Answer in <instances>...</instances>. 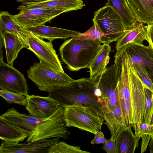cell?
Masks as SVG:
<instances>
[{
  "label": "cell",
  "mask_w": 153,
  "mask_h": 153,
  "mask_svg": "<svg viewBox=\"0 0 153 153\" xmlns=\"http://www.w3.org/2000/svg\"><path fill=\"white\" fill-rule=\"evenodd\" d=\"M96 82L89 78L73 79L68 85L57 88L48 92V96L64 108L74 104H82L93 108L103 117L102 107L95 94Z\"/></svg>",
  "instance_id": "cell-1"
},
{
  "label": "cell",
  "mask_w": 153,
  "mask_h": 153,
  "mask_svg": "<svg viewBox=\"0 0 153 153\" xmlns=\"http://www.w3.org/2000/svg\"><path fill=\"white\" fill-rule=\"evenodd\" d=\"M100 39H79L74 37L65 40L60 46L62 61L71 71L89 68L101 50Z\"/></svg>",
  "instance_id": "cell-2"
},
{
  "label": "cell",
  "mask_w": 153,
  "mask_h": 153,
  "mask_svg": "<svg viewBox=\"0 0 153 153\" xmlns=\"http://www.w3.org/2000/svg\"><path fill=\"white\" fill-rule=\"evenodd\" d=\"M63 118L66 127H73L95 134L101 130L104 120L94 109L82 104L64 107Z\"/></svg>",
  "instance_id": "cell-3"
},
{
  "label": "cell",
  "mask_w": 153,
  "mask_h": 153,
  "mask_svg": "<svg viewBox=\"0 0 153 153\" xmlns=\"http://www.w3.org/2000/svg\"><path fill=\"white\" fill-rule=\"evenodd\" d=\"M27 70L28 77L41 91L48 92L59 87L69 85L73 80L65 72L57 71L40 59Z\"/></svg>",
  "instance_id": "cell-4"
},
{
  "label": "cell",
  "mask_w": 153,
  "mask_h": 153,
  "mask_svg": "<svg viewBox=\"0 0 153 153\" xmlns=\"http://www.w3.org/2000/svg\"><path fill=\"white\" fill-rule=\"evenodd\" d=\"M92 21L105 35L100 39L101 43L109 44L119 40L126 28L120 16L109 6H105L94 13Z\"/></svg>",
  "instance_id": "cell-5"
},
{
  "label": "cell",
  "mask_w": 153,
  "mask_h": 153,
  "mask_svg": "<svg viewBox=\"0 0 153 153\" xmlns=\"http://www.w3.org/2000/svg\"><path fill=\"white\" fill-rule=\"evenodd\" d=\"M64 108L60 105L52 115L38 125L28 135L26 142H32L56 137L68 139L70 132L66 128L64 120Z\"/></svg>",
  "instance_id": "cell-6"
},
{
  "label": "cell",
  "mask_w": 153,
  "mask_h": 153,
  "mask_svg": "<svg viewBox=\"0 0 153 153\" xmlns=\"http://www.w3.org/2000/svg\"><path fill=\"white\" fill-rule=\"evenodd\" d=\"M118 81V72L114 63L106 68L98 78L96 85L101 91L102 96L98 97V100L102 108L112 109L119 105Z\"/></svg>",
  "instance_id": "cell-7"
},
{
  "label": "cell",
  "mask_w": 153,
  "mask_h": 153,
  "mask_svg": "<svg viewBox=\"0 0 153 153\" xmlns=\"http://www.w3.org/2000/svg\"><path fill=\"white\" fill-rule=\"evenodd\" d=\"M128 71L133 121L132 127L135 135L137 136L139 125L143 122L145 100V85L135 72L133 65L128 61Z\"/></svg>",
  "instance_id": "cell-8"
},
{
  "label": "cell",
  "mask_w": 153,
  "mask_h": 153,
  "mask_svg": "<svg viewBox=\"0 0 153 153\" xmlns=\"http://www.w3.org/2000/svg\"><path fill=\"white\" fill-rule=\"evenodd\" d=\"M27 49L57 71L64 72L52 42H47L29 31L27 39Z\"/></svg>",
  "instance_id": "cell-9"
},
{
  "label": "cell",
  "mask_w": 153,
  "mask_h": 153,
  "mask_svg": "<svg viewBox=\"0 0 153 153\" xmlns=\"http://www.w3.org/2000/svg\"><path fill=\"white\" fill-rule=\"evenodd\" d=\"M0 89L27 97L29 89L24 75L0 60Z\"/></svg>",
  "instance_id": "cell-10"
},
{
  "label": "cell",
  "mask_w": 153,
  "mask_h": 153,
  "mask_svg": "<svg viewBox=\"0 0 153 153\" xmlns=\"http://www.w3.org/2000/svg\"><path fill=\"white\" fill-rule=\"evenodd\" d=\"M65 12L62 10L36 8L22 10L18 14L13 16L19 24L26 28L44 25Z\"/></svg>",
  "instance_id": "cell-11"
},
{
  "label": "cell",
  "mask_w": 153,
  "mask_h": 153,
  "mask_svg": "<svg viewBox=\"0 0 153 153\" xmlns=\"http://www.w3.org/2000/svg\"><path fill=\"white\" fill-rule=\"evenodd\" d=\"M25 105L30 115L40 119L48 118L58 109L60 105L56 101L48 96L42 97L28 95Z\"/></svg>",
  "instance_id": "cell-12"
},
{
  "label": "cell",
  "mask_w": 153,
  "mask_h": 153,
  "mask_svg": "<svg viewBox=\"0 0 153 153\" xmlns=\"http://www.w3.org/2000/svg\"><path fill=\"white\" fill-rule=\"evenodd\" d=\"M59 137H56L27 143L16 144L2 142L0 153H48L51 147L59 141Z\"/></svg>",
  "instance_id": "cell-13"
},
{
  "label": "cell",
  "mask_w": 153,
  "mask_h": 153,
  "mask_svg": "<svg viewBox=\"0 0 153 153\" xmlns=\"http://www.w3.org/2000/svg\"><path fill=\"white\" fill-rule=\"evenodd\" d=\"M123 48L126 50L129 63L145 66L153 75V49L150 45L131 43Z\"/></svg>",
  "instance_id": "cell-14"
},
{
  "label": "cell",
  "mask_w": 153,
  "mask_h": 153,
  "mask_svg": "<svg viewBox=\"0 0 153 153\" xmlns=\"http://www.w3.org/2000/svg\"><path fill=\"white\" fill-rule=\"evenodd\" d=\"M85 5L82 0H48L22 2L17 7L20 11L36 8L62 10L66 12L82 8Z\"/></svg>",
  "instance_id": "cell-15"
},
{
  "label": "cell",
  "mask_w": 153,
  "mask_h": 153,
  "mask_svg": "<svg viewBox=\"0 0 153 153\" xmlns=\"http://www.w3.org/2000/svg\"><path fill=\"white\" fill-rule=\"evenodd\" d=\"M16 127L30 134L45 119H40L17 111L14 108H8L0 116Z\"/></svg>",
  "instance_id": "cell-16"
},
{
  "label": "cell",
  "mask_w": 153,
  "mask_h": 153,
  "mask_svg": "<svg viewBox=\"0 0 153 153\" xmlns=\"http://www.w3.org/2000/svg\"><path fill=\"white\" fill-rule=\"evenodd\" d=\"M6 32L12 33L18 36L28 47L27 39L29 31L22 26L14 19L13 15L7 11L0 13V41L4 43L3 36Z\"/></svg>",
  "instance_id": "cell-17"
},
{
  "label": "cell",
  "mask_w": 153,
  "mask_h": 153,
  "mask_svg": "<svg viewBox=\"0 0 153 153\" xmlns=\"http://www.w3.org/2000/svg\"><path fill=\"white\" fill-rule=\"evenodd\" d=\"M25 28L36 36L45 39L51 42L57 39H65L74 37L81 33L79 31L48 26L44 25Z\"/></svg>",
  "instance_id": "cell-18"
},
{
  "label": "cell",
  "mask_w": 153,
  "mask_h": 153,
  "mask_svg": "<svg viewBox=\"0 0 153 153\" xmlns=\"http://www.w3.org/2000/svg\"><path fill=\"white\" fill-rule=\"evenodd\" d=\"M146 34V25L137 21L127 28L123 35L117 41L115 50H120L131 43L143 45V41L147 40Z\"/></svg>",
  "instance_id": "cell-19"
},
{
  "label": "cell",
  "mask_w": 153,
  "mask_h": 153,
  "mask_svg": "<svg viewBox=\"0 0 153 153\" xmlns=\"http://www.w3.org/2000/svg\"><path fill=\"white\" fill-rule=\"evenodd\" d=\"M131 126L127 127L116 139L117 153H133L138 146L140 137L134 134Z\"/></svg>",
  "instance_id": "cell-20"
},
{
  "label": "cell",
  "mask_w": 153,
  "mask_h": 153,
  "mask_svg": "<svg viewBox=\"0 0 153 153\" xmlns=\"http://www.w3.org/2000/svg\"><path fill=\"white\" fill-rule=\"evenodd\" d=\"M111 50L109 44L102 45L101 50L89 68L90 72L89 78L92 81L95 82L105 71L109 62Z\"/></svg>",
  "instance_id": "cell-21"
},
{
  "label": "cell",
  "mask_w": 153,
  "mask_h": 153,
  "mask_svg": "<svg viewBox=\"0 0 153 153\" xmlns=\"http://www.w3.org/2000/svg\"><path fill=\"white\" fill-rule=\"evenodd\" d=\"M137 21L147 25L153 22V7L148 0H126Z\"/></svg>",
  "instance_id": "cell-22"
},
{
  "label": "cell",
  "mask_w": 153,
  "mask_h": 153,
  "mask_svg": "<svg viewBox=\"0 0 153 153\" xmlns=\"http://www.w3.org/2000/svg\"><path fill=\"white\" fill-rule=\"evenodd\" d=\"M28 136L26 132L0 117V138L2 140L16 144L23 141Z\"/></svg>",
  "instance_id": "cell-23"
},
{
  "label": "cell",
  "mask_w": 153,
  "mask_h": 153,
  "mask_svg": "<svg viewBox=\"0 0 153 153\" xmlns=\"http://www.w3.org/2000/svg\"><path fill=\"white\" fill-rule=\"evenodd\" d=\"M3 39L7 64L13 66V62L17 57L20 51L23 48H26V46L18 36L9 32L4 33Z\"/></svg>",
  "instance_id": "cell-24"
},
{
  "label": "cell",
  "mask_w": 153,
  "mask_h": 153,
  "mask_svg": "<svg viewBox=\"0 0 153 153\" xmlns=\"http://www.w3.org/2000/svg\"><path fill=\"white\" fill-rule=\"evenodd\" d=\"M105 6H110L120 16L126 29L137 21L126 0H108Z\"/></svg>",
  "instance_id": "cell-25"
},
{
  "label": "cell",
  "mask_w": 153,
  "mask_h": 153,
  "mask_svg": "<svg viewBox=\"0 0 153 153\" xmlns=\"http://www.w3.org/2000/svg\"><path fill=\"white\" fill-rule=\"evenodd\" d=\"M89 153L81 149L78 146H71L63 141H58L52 145L48 153Z\"/></svg>",
  "instance_id": "cell-26"
},
{
  "label": "cell",
  "mask_w": 153,
  "mask_h": 153,
  "mask_svg": "<svg viewBox=\"0 0 153 153\" xmlns=\"http://www.w3.org/2000/svg\"><path fill=\"white\" fill-rule=\"evenodd\" d=\"M0 96L10 104H17L25 106L26 97L21 94L3 90H0Z\"/></svg>",
  "instance_id": "cell-27"
},
{
  "label": "cell",
  "mask_w": 153,
  "mask_h": 153,
  "mask_svg": "<svg viewBox=\"0 0 153 153\" xmlns=\"http://www.w3.org/2000/svg\"><path fill=\"white\" fill-rule=\"evenodd\" d=\"M145 100L143 114V122L149 125L153 112L152 92L145 86Z\"/></svg>",
  "instance_id": "cell-28"
},
{
  "label": "cell",
  "mask_w": 153,
  "mask_h": 153,
  "mask_svg": "<svg viewBox=\"0 0 153 153\" xmlns=\"http://www.w3.org/2000/svg\"><path fill=\"white\" fill-rule=\"evenodd\" d=\"M132 64L135 72L143 83L146 87L153 92V82L149 75L146 67L142 65Z\"/></svg>",
  "instance_id": "cell-29"
},
{
  "label": "cell",
  "mask_w": 153,
  "mask_h": 153,
  "mask_svg": "<svg viewBox=\"0 0 153 153\" xmlns=\"http://www.w3.org/2000/svg\"><path fill=\"white\" fill-rule=\"evenodd\" d=\"M104 35L97 24L94 23L93 25L88 30L74 38L79 39L100 40Z\"/></svg>",
  "instance_id": "cell-30"
},
{
  "label": "cell",
  "mask_w": 153,
  "mask_h": 153,
  "mask_svg": "<svg viewBox=\"0 0 153 153\" xmlns=\"http://www.w3.org/2000/svg\"><path fill=\"white\" fill-rule=\"evenodd\" d=\"M120 108L127 127L130 126L132 127L133 121L131 100L120 99Z\"/></svg>",
  "instance_id": "cell-31"
},
{
  "label": "cell",
  "mask_w": 153,
  "mask_h": 153,
  "mask_svg": "<svg viewBox=\"0 0 153 153\" xmlns=\"http://www.w3.org/2000/svg\"><path fill=\"white\" fill-rule=\"evenodd\" d=\"M102 149L107 153H117L116 139L111 137L103 144Z\"/></svg>",
  "instance_id": "cell-32"
},
{
  "label": "cell",
  "mask_w": 153,
  "mask_h": 153,
  "mask_svg": "<svg viewBox=\"0 0 153 153\" xmlns=\"http://www.w3.org/2000/svg\"><path fill=\"white\" fill-rule=\"evenodd\" d=\"M153 134V125H149L144 123H142L140 124L137 136L140 137L142 135L145 134H149L151 136Z\"/></svg>",
  "instance_id": "cell-33"
},
{
  "label": "cell",
  "mask_w": 153,
  "mask_h": 153,
  "mask_svg": "<svg viewBox=\"0 0 153 153\" xmlns=\"http://www.w3.org/2000/svg\"><path fill=\"white\" fill-rule=\"evenodd\" d=\"M107 140L105 137L103 133L100 130L97 131L93 139L91 141V144H104Z\"/></svg>",
  "instance_id": "cell-34"
},
{
  "label": "cell",
  "mask_w": 153,
  "mask_h": 153,
  "mask_svg": "<svg viewBox=\"0 0 153 153\" xmlns=\"http://www.w3.org/2000/svg\"><path fill=\"white\" fill-rule=\"evenodd\" d=\"M147 40L153 49V22L146 25Z\"/></svg>",
  "instance_id": "cell-35"
},
{
  "label": "cell",
  "mask_w": 153,
  "mask_h": 153,
  "mask_svg": "<svg viewBox=\"0 0 153 153\" xmlns=\"http://www.w3.org/2000/svg\"><path fill=\"white\" fill-rule=\"evenodd\" d=\"M140 137L142 138L141 152L142 153L146 151L151 136L149 134H145L142 135Z\"/></svg>",
  "instance_id": "cell-36"
},
{
  "label": "cell",
  "mask_w": 153,
  "mask_h": 153,
  "mask_svg": "<svg viewBox=\"0 0 153 153\" xmlns=\"http://www.w3.org/2000/svg\"><path fill=\"white\" fill-rule=\"evenodd\" d=\"M18 2H22L26 1L36 2L47 1L48 0H16Z\"/></svg>",
  "instance_id": "cell-37"
},
{
  "label": "cell",
  "mask_w": 153,
  "mask_h": 153,
  "mask_svg": "<svg viewBox=\"0 0 153 153\" xmlns=\"http://www.w3.org/2000/svg\"><path fill=\"white\" fill-rule=\"evenodd\" d=\"M149 148L150 152L153 153V139H151L149 144Z\"/></svg>",
  "instance_id": "cell-38"
},
{
  "label": "cell",
  "mask_w": 153,
  "mask_h": 153,
  "mask_svg": "<svg viewBox=\"0 0 153 153\" xmlns=\"http://www.w3.org/2000/svg\"><path fill=\"white\" fill-rule=\"evenodd\" d=\"M149 125H153V112L152 113Z\"/></svg>",
  "instance_id": "cell-39"
},
{
  "label": "cell",
  "mask_w": 153,
  "mask_h": 153,
  "mask_svg": "<svg viewBox=\"0 0 153 153\" xmlns=\"http://www.w3.org/2000/svg\"><path fill=\"white\" fill-rule=\"evenodd\" d=\"M148 1L153 7V0H148Z\"/></svg>",
  "instance_id": "cell-40"
},
{
  "label": "cell",
  "mask_w": 153,
  "mask_h": 153,
  "mask_svg": "<svg viewBox=\"0 0 153 153\" xmlns=\"http://www.w3.org/2000/svg\"><path fill=\"white\" fill-rule=\"evenodd\" d=\"M152 101H153V92H152Z\"/></svg>",
  "instance_id": "cell-41"
},
{
  "label": "cell",
  "mask_w": 153,
  "mask_h": 153,
  "mask_svg": "<svg viewBox=\"0 0 153 153\" xmlns=\"http://www.w3.org/2000/svg\"><path fill=\"white\" fill-rule=\"evenodd\" d=\"M151 138L153 139V134L151 136Z\"/></svg>",
  "instance_id": "cell-42"
}]
</instances>
